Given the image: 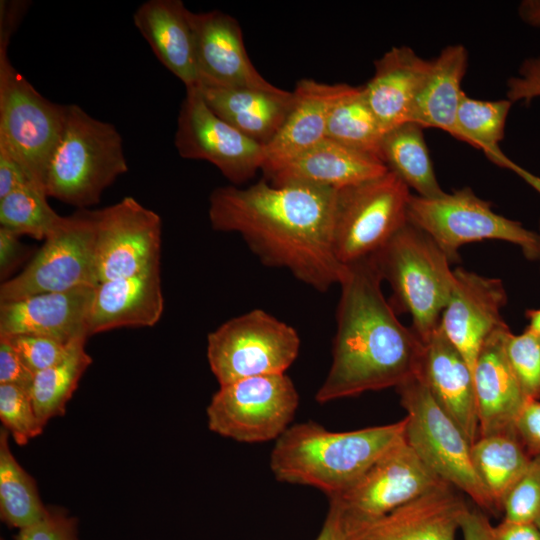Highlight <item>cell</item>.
I'll return each instance as SVG.
<instances>
[{"label": "cell", "mask_w": 540, "mask_h": 540, "mask_svg": "<svg viewBox=\"0 0 540 540\" xmlns=\"http://www.w3.org/2000/svg\"><path fill=\"white\" fill-rule=\"evenodd\" d=\"M336 193L310 185L273 186L263 179L246 188L214 189L208 215L214 230L238 233L264 265L287 269L326 292L345 270L333 245Z\"/></svg>", "instance_id": "1"}, {"label": "cell", "mask_w": 540, "mask_h": 540, "mask_svg": "<svg viewBox=\"0 0 540 540\" xmlns=\"http://www.w3.org/2000/svg\"><path fill=\"white\" fill-rule=\"evenodd\" d=\"M381 283L373 257L345 265L332 363L317 402L396 388L416 376L422 342L398 320Z\"/></svg>", "instance_id": "2"}, {"label": "cell", "mask_w": 540, "mask_h": 540, "mask_svg": "<svg viewBox=\"0 0 540 540\" xmlns=\"http://www.w3.org/2000/svg\"><path fill=\"white\" fill-rule=\"evenodd\" d=\"M404 428L405 418L347 432H332L313 421L290 425L275 442L270 468L278 481L337 497L404 438Z\"/></svg>", "instance_id": "3"}, {"label": "cell", "mask_w": 540, "mask_h": 540, "mask_svg": "<svg viewBox=\"0 0 540 540\" xmlns=\"http://www.w3.org/2000/svg\"><path fill=\"white\" fill-rule=\"evenodd\" d=\"M128 171L120 133L114 125L66 105L60 138L47 164L43 189L48 197L86 208Z\"/></svg>", "instance_id": "4"}, {"label": "cell", "mask_w": 540, "mask_h": 540, "mask_svg": "<svg viewBox=\"0 0 540 540\" xmlns=\"http://www.w3.org/2000/svg\"><path fill=\"white\" fill-rule=\"evenodd\" d=\"M373 257L389 283L397 309L408 313L411 328L423 341L439 326L456 278L450 261L424 231L409 223Z\"/></svg>", "instance_id": "5"}, {"label": "cell", "mask_w": 540, "mask_h": 540, "mask_svg": "<svg viewBox=\"0 0 540 540\" xmlns=\"http://www.w3.org/2000/svg\"><path fill=\"white\" fill-rule=\"evenodd\" d=\"M396 390L406 411V443L442 481L467 494L483 510L499 514L474 468L472 443L426 385L413 376Z\"/></svg>", "instance_id": "6"}, {"label": "cell", "mask_w": 540, "mask_h": 540, "mask_svg": "<svg viewBox=\"0 0 540 540\" xmlns=\"http://www.w3.org/2000/svg\"><path fill=\"white\" fill-rule=\"evenodd\" d=\"M407 221L431 237L451 264L459 260L460 247L482 240L513 243L528 260L538 258V233L497 214L490 202L478 197L469 187L436 198L411 194Z\"/></svg>", "instance_id": "7"}, {"label": "cell", "mask_w": 540, "mask_h": 540, "mask_svg": "<svg viewBox=\"0 0 540 540\" xmlns=\"http://www.w3.org/2000/svg\"><path fill=\"white\" fill-rule=\"evenodd\" d=\"M410 189L392 172L337 190L333 245L341 264L378 253L407 222Z\"/></svg>", "instance_id": "8"}, {"label": "cell", "mask_w": 540, "mask_h": 540, "mask_svg": "<svg viewBox=\"0 0 540 540\" xmlns=\"http://www.w3.org/2000/svg\"><path fill=\"white\" fill-rule=\"evenodd\" d=\"M297 331L262 309L234 317L207 338V358L220 386L284 374L298 356Z\"/></svg>", "instance_id": "9"}, {"label": "cell", "mask_w": 540, "mask_h": 540, "mask_svg": "<svg viewBox=\"0 0 540 540\" xmlns=\"http://www.w3.org/2000/svg\"><path fill=\"white\" fill-rule=\"evenodd\" d=\"M65 114L66 105L42 96L14 68L7 54L0 55V148L14 157L42 189Z\"/></svg>", "instance_id": "10"}, {"label": "cell", "mask_w": 540, "mask_h": 540, "mask_svg": "<svg viewBox=\"0 0 540 540\" xmlns=\"http://www.w3.org/2000/svg\"><path fill=\"white\" fill-rule=\"evenodd\" d=\"M96 211L64 217L28 265L0 287V302L98 284Z\"/></svg>", "instance_id": "11"}, {"label": "cell", "mask_w": 540, "mask_h": 540, "mask_svg": "<svg viewBox=\"0 0 540 540\" xmlns=\"http://www.w3.org/2000/svg\"><path fill=\"white\" fill-rule=\"evenodd\" d=\"M299 404L293 381L284 374L256 376L221 385L207 407L212 432L244 443L277 440Z\"/></svg>", "instance_id": "12"}, {"label": "cell", "mask_w": 540, "mask_h": 540, "mask_svg": "<svg viewBox=\"0 0 540 540\" xmlns=\"http://www.w3.org/2000/svg\"><path fill=\"white\" fill-rule=\"evenodd\" d=\"M174 145L180 157L213 164L234 185L253 178L265 162V147L215 114L197 88L186 89Z\"/></svg>", "instance_id": "13"}, {"label": "cell", "mask_w": 540, "mask_h": 540, "mask_svg": "<svg viewBox=\"0 0 540 540\" xmlns=\"http://www.w3.org/2000/svg\"><path fill=\"white\" fill-rule=\"evenodd\" d=\"M443 483L446 482L423 463L403 438L352 487L329 501L337 504L345 520H368L387 514Z\"/></svg>", "instance_id": "14"}, {"label": "cell", "mask_w": 540, "mask_h": 540, "mask_svg": "<svg viewBox=\"0 0 540 540\" xmlns=\"http://www.w3.org/2000/svg\"><path fill=\"white\" fill-rule=\"evenodd\" d=\"M98 284L159 265L161 218L133 197L96 211Z\"/></svg>", "instance_id": "15"}, {"label": "cell", "mask_w": 540, "mask_h": 540, "mask_svg": "<svg viewBox=\"0 0 540 540\" xmlns=\"http://www.w3.org/2000/svg\"><path fill=\"white\" fill-rule=\"evenodd\" d=\"M189 19L194 36L198 87L282 90L264 79L252 64L241 27L234 17L212 10L190 11Z\"/></svg>", "instance_id": "16"}, {"label": "cell", "mask_w": 540, "mask_h": 540, "mask_svg": "<svg viewBox=\"0 0 540 540\" xmlns=\"http://www.w3.org/2000/svg\"><path fill=\"white\" fill-rule=\"evenodd\" d=\"M468 508L454 488L443 483L380 517L343 520L347 540H456Z\"/></svg>", "instance_id": "17"}, {"label": "cell", "mask_w": 540, "mask_h": 540, "mask_svg": "<svg viewBox=\"0 0 540 540\" xmlns=\"http://www.w3.org/2000/svg\"><path fill=\"white\" fill-rule=\"evenodd\" d=\"M455 286L443 310L440 326L460 351L472 372L485 340L505 321L501 308L507 294L500 279L457 268Z\"/></svg>", "instance_id": "18"}, {"label": "cell", "mask_w": 540, "mask_h": 540, "mask_svg": "<svg viewBox=\"0 0 540 540\" xmlns=\"http://www.w3.org/2000/svg\"><path fill=\"white\" fill-rule=\"evenodd\" d=\"M94 288L78 287L0 302V336L37 335L66 344L86 340Z\"/></svg>", "instance_id": "19"}, {"label": "cell", "mask_w": 540, "mask_h": 540, "mask_svg": "<svg viewBox=\"0 0 540 540\" xmlns=\"http://www.w3.org/2000/svg\"><path fill=\"white\" fill-rule=\"evenodd\" d=\"M416 376L473 444L479 437L473 372L439 326L421 341Z\"/></svg>", "instance_id": "20"}, {"label": "cell", "mask_w": 540, "mask_h": 540, "mask_svg": "<svg viewBox=\"0 0 540 540\" xmlns=\"http://www.w3.org/2000/svg\"><path fill=\"white\" fill-rule=\"evenodd\" d=\"M388 171L377 156L325 138L264 174L273 186L297 184L340 190Z\"/></svg>", "instance_id": "21"}, {"label": "cell", "mask_w": 540, "mask_h": 540, "mask_svg": "<svg viewBox=\"0 0 540 540\" xmlns=\"http://www.w3.org/2000/svg\"><path fill=\"white\" fill-rule=\"evenodd\" d=\"M354 86L302 79L292 91L290 110L275 137L265 146V173L326 138L328 119L335 105Z\"/></svg>", "instance_id": "22"}, {"label": "cell", "mask_w": 540, "mask_h": 540, "mask_svg": "<svg viewBox=\"0 0 540 540\" xmlns=\"http://www.w3.org/2000/svg\"><path fill=\"white\" fill-rule=\"evenodd\" d=\"M506 323L483 343L473 367L479 436L515 429L527 401L504 351Z\"/></svg>", "instance_id": "23"}, {"label": "cell", "mask_w": 540, "mask_h": 540, "mask_svg": "<svg viewBox=\"0 0 540 540\" xmlns=\"http://www.w3.org/2000/svg\"><path fill=\"white\" fill-rule=\"evenodd\" d=\"M164 309L159 265L130 277L97 284L88 318V334L121 327L155 325Z\"/></svg>", "instance_id": "24"}, {"label": "cell", "mask_w": 540, "mask_h": 540, "mask_svg": "<svg viewBox=\"0 0 540 540\" xmlns=\"http://www.w3.org/2000/svg\"><path fill=\"white\" fill-rule=\"evenodd\" d=\"M430 66L431 60L407 46L393 47L374 61V74L363 91L385 133L412 122L415 101Z\"/></svg>", "instance_id": "25"}, {"label": "cell", "mask_w": 540, "mask_h": 540, "mask_svg": "<svg viewBox=\"0 0 540 540\" xmlns=\"http://www.w3.org/2000/svg\"><path fill=\"white\" fill-rule=\"evenodd\" d=\"M181 0H148L133 14V23L157 59L186 87L197 88L194 36Z\"/></svg>", "instance_id": "26"}, {"label": "cell", "mask_w": 540, "mask_h": 540, "mask_svg": "<svg viewBox=\"0 0 540 540\" xmlns=\"http://www.w3.org/2000/svg\"><path fill=\"white\" fill-rule=\"evenodd\" d=\"M205 103L220 118L264 147L283 125L292 91L198 87Z\"/></svg>", "instance_id": "27"}, {"label": "cell", "mask_w": 540, "mask_h": 540, "mask_svg": "<svg viewBox=\"0 0 540 540\" xmlns=\"http://www.w3.org/2000/svg\"><path fill=\"white\" fill-rule=\"evenodd\" d=\"M468 53L461 44L445 47L431 60L430 70L416 98L412 122L423 128H438L454 137L461 88Z\"/></svg>", "instance_id": "28"}, {"label": "cell", "mask_w": 540, "mask_h": 540, "mask_svg": "<svg viewBox=\"0 0 540 540\" xmlns=\"http://www.w3.org/2000/svg\"><path fill=\"white\" fill-rule=\"evenodd\" d=\"M512 104L508 99L480 100L463 93L456 115L454 138L483 151L490 161L512 170L540 193V177L514 163L499 146Z\"/></svg>", "instance_id": "29"}, {"label": "cell", "mask_w": 540, "mask_h": 540, "mask_svg": "<svg viewBox=\"0 0 540 540\" xmlns=\"http://www.w3.org/2000/svg\"><path fill=\"white\" fill-rule=\"evenodd\" d=\"M423 127L407 122L387 131L380 146V159L416 195L436 198L444 195L437 180Z\"/></svg>", "instance_id": "30"}, {"label": "cell", "mask_w": 540, "mask_h": 540, "mask_svg": "<svg viewBox=\"0 0 540 540\" xmlns=\"http://www.w3.org/2000/svg\"><path fill=\"white\" fill-rule=\"evenodd\" d=\"M471 456L477 475L501 513L506 495L532 457L515 429L479 436L471 446Z\"/></svg>", "instance_id": "31"}, {"label": "cell", "mask_w": 540, "mask_h": 540, "mask_svg": "<svg viewBox=\"0 0 540 540\" xmlns=\"http://www.w3.org/2000/svg\"><path fill=\"white\" fill-rule=\"evenodd\" d=\"M9 432L0 430V517L19 530L42 520L47 512L34 479L21 467L9 448Z\"/></svg>", "instance_id": "32"}, {"label": "cell", "mask_w": 540, "mask_h": 540, "mask_svg": "<svg viewBox=\"0 0 540 540\" xmlns=\"http://www.w3.org/2000/svg\"><path fill=\"white\" fill-rule=\"evenodd\" d=\"M85 341H77L60 363L34 375L30 394L35 412L44 426L51 418L65 413L67 402L92 362L85 350Z\"/></svg>", "instance_id": "33"}, {"label": "cell", "mask_w": 540, "mask_h": 540, "mask_svg": "<svg viewBox=\"0 0 540 540\" xmlns=\"http://www.w3.org/2000/svg\"><path fill=\"white\" fill-rule=\"evenodd\" d=\"M384 129L371 110L363 86L341 99L330 113L326 138L380 158Z\"/></svg>", "instance_id": "34"}, {"label": "cell", "mask_w": 540, "mask_h": 540, "mask_svg": "<svg viewBox=\"0 0 540 540\" xmlns=\"http://www.w3.org/2000/svg\"><path fill=\"white\" fill-rule=\"evenodd\" d=\"M47 198L45 191L36 183L1 198V227L20 236L25 234L37 240H45L64 218L52 209Z\"/></svg>", "instance_id": "35"}, {"label": "cell", "mask_w": 540, "mask_h": 540, "mask_svg": "<svg viewBox=\"0 0 540 540\" xmlns=\"http://www.w3.org/2000/svg\"><path fill=\"white\" fill-rule=\"evenodd\" d=\"M504 351L526 399L540 400V334L525 329L515 335L509 328Z\"/></svg>", "instance_id": "36"}, {"label": "cell", "mask_w": 540, "mask_h": 540, "mask_svg": "<svg viewBox=\"0 0 540 540\" xmlns=\"http://www.w3.org/2000/svg\"><path fill=\"white\" fill-rule=\"evenodd\" d=\"M0 419L18 445L42 433L40 422L31 398L30 390L11 384H0Z\"/></svg>", "instance_id": "37"}, {"label": "cell", "mask_w": 540, "mask_h": 540, "mask_svg": "<svg viewBox=\"0 0 540 540\" xmlns=\"http://www.w3.org/2000/svg\"><path fill=\"white\" fill-rule=\"evenodd\" d=\"M504 519L535 522L540 515V456L532 457L503 503Z\"/></svg>", "instance_id": "38"}, {"label": "cell", "mask_w": 540, "mask_h": 540, "mask_svg": "<svg viewBox=\"0 0 540 540\" xmlns=\"http://www.w3.org/2000/svg\"><path fill=\"white\" fill-rule=\"evenodd\" d=\"M0 338L6 340L16 350L34 375L60 363L69 354L73 345L79 341L66 344L44 336L25 334L0 336Z\"/></svg>", "instance_id": "39"}, {"label": "cell", "mask_w": 540, "mask_h": 540, "mask_svg": "<svg viewBox=\"0 0 540 540\" xmlns=\"http://www.w3.org/2000/svg\"><path fill=\"white\" fill-rule=\"evenodd\" d=\"M15 540H79L77 519L60 508L48 507L46 516L19 530Z\"/></svg>", "instance_id": "40"}, {"label": "cell", "mask_w": 540, "mask_h": 540, "mask_svg": "<svg viewBox=\"0 0 540 540\" xmlns=\"http://www.w3.org/2000/svg\"><path fill=\"white\" fill-rule=\"evenodd\" d=\"M540 97V56L525 59L519 67L518 75L507 81V99L512 103H530Z\"/></svg>", "instance_id": "41"}, {"label": "cell", "mask_w": 540, "mask_h": 540, "mask_svg": "<svg viewBox=\"0 0 540 540\" xmlns=\"http://www.w3.org/2000/svg\"><path fill=\"white\" fill-rule=\"evenodd\" d=\"M514 427L529 455L540 456V400L525 402Z\"/></svg>", "instance_id": "42"}, {"label": "cell", "mask_w": 540, "mask_h": 540, "mask_svg": "<svg viewBox=\"0 0 540 540\" xmlns=\"http://www.w3.org/2000/svg\"><path fill=\"white\" fill-rule=\"evenodd\" d=\"M34 374L16 350L0 338V384L17 385L30 390Z\"/></svg>", "instance_id": "43"}, {"label": "cell", "mask_w": 540, "mask_h": 540, "mask_svg": "<svg viewBox=\"0 0 540 540\" xmlns=\"http://www.w3.org/2000/svg\"><path fill=\"white\" fill-rule=\"evenodd\" d=\"M31 183L35 182L26 169L7 151L0 148V199Z\"/></svg>", "instance_id": "44"}, {"label": "cell", "mask_w": 540, "mask_h": 540, "mask_svg": "<svg viewBox=\"0 0 540 540\" xmlns=\"http://www.w3.org/2000/svg\"><path fill=\"white\" fill-rule=\"evenodd\" d=\"M27 9V1H0V55L7 54L11 37Z\"/></svg>", "instance_id": "45"}, {"label": "cell", "mask_w": 540, "mask_h": 540, "mask_svg": "<svg viewBox=\"0 0 540 540\" xmlns=\"http://www.w3.org/2000/svg\"><path fill=\"white\" fill-rule=\"evenodd\" d=\"M463 540H495L493 526L480 510L468 508L461 518Z\"/></svg>", "instance_id": "46"}, {"label": "cell", "mask_w": 540, "mask_h": 540, "mask_svg": "<svg viewBox=\"0 0 540 540\" xmlns=\"http://www.w3.org/2000/svg\"><path fill=\"white\" fill-rule=\"evenodd\" d=\"M20 235L0 227V275L6 278L12 268L23 255V246L19 241Z\"/></svg>", "instance_id": "47"}, {"label": "cell", "mask_w": 540, "mask_h": 540, "mask_svg": "<svg viewBox=\"0 0 540 540\" xmlns=\"http://www.w3.org/2000/svg\"><path fill=\"white\" fill-rule=\"evenodd\" d=\"M495 540H540V530L535 522H515L503 519L493 526Z\"/></svg>", "instance_id": "48"}, {"label": "cell", "mask_w": 540, "mask_h": 540, "mask_svg": "<svg viewBox=\"0 0 540 540\" xmlns=\"http://www.w3.org/2000/svg\"><path fill=\"white\" fill-rule=\"evenodd\" d=\"M316 540H347L342 513L333 501H329V509Z\"/></svg>", "instance_id": "49"}, {"label": "cell", "mask_w": 540, "mask_h": 540, "mask_svg": "<svg viewBox=\"0 0 540 540\" xmlns=\"http://www.w3.org/2000/svg\"><path fill=\"white\" fill-rule=\"evenodd\" d=\"M518 15L527 25L540 28V0H524L518 6Z\"/></svg>", "instance_id": "50"}, {"label": "cell", "mask_w": 540, "mask_h": 540, "mask_svg": "<svg viewBox=\"0 0 540 540\" xmlns=\"http://www.w3.org/2000/svg\"><path fill=\"white\" fill-rule=\"evenodd\" d=\"M525 316L528 320L526 329L540 334V308L527 310Z\"/></svg>", "instance_id": "51"}, {"label": "cell", "mask_w": 540, "mask_h": 540, "mask_svg": "<svg viewBox=\"0 0 540 540\" xmlns=\"http://www.w3.org/2000/svg\"><path fill=\"white\" fill-rule=\"evenodd\" d=\"M537 233H538V236H539V254H538L537 261H539V263H540V222H539V231Z\"/></svg>", "instance_id": "52"}, {"label": "cell", "mask_w": 540, "mask_h": 540, "mask_svg": "<svg viewBox=\"0 0 540 540\" xmlns=\"http://www.w3.org/2000/svg\"><path fill=\"white\" fill-rule=\"evenodd\" d=\"M535 523H536V525L538 526V528L540 530V515L536 518Z\"/></svg>", "instance_id": "53"}]
</instances>
